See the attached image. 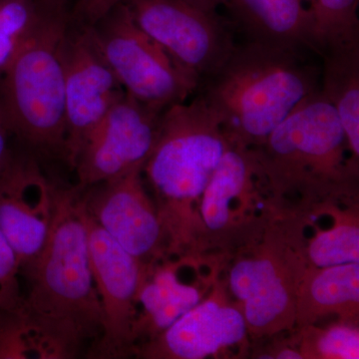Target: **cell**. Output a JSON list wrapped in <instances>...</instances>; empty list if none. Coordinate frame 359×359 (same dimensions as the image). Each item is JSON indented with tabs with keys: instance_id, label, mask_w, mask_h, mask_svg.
Here are the masks:
<instances>
[{
	"instance_id": "obj_26",
	"label": "cell",
	"mask_w": 359,
	"mask_h": 359,
	"mask_svg": "<svg viewBox=\"0 0 359 359\" xmlns=\"http://www.w3.org/2000/svg\"><path fill=\"white\" fill-rule=\"evenodd\" d=\"M127 0H77L71 20L81 26H92L100 20L111 9Z\"/></svg>"
},
{
	"instance_id": "obj_20",
	"label": "cell",
	"mask_w": 359,
	"mask_h": 359,
	"mask_svg": "<svg viewBox=\"0 0 359 359\" xmlns=\"http://www.w3.org/2000/svg\"><path fill=\"white\" fill-rule=\"evenodd\" d=\"M320 70L321 95L334 107L346 133L351 157L359 158V43L325 49Z\"/></svg>"
},
{
	"instance_id": "obj_27",
	"label": "cell",
	"mask_w": 359,
	"mask_h": 359,
	"mask_svg": "<svg viewBox=\"0 0 359 359\" xmlns=\"http://www.w3.org/2000/svg\"><path fill=\"white\" fill-rule=\"evenodd\" d=\"M13 137H14L13 134L11 133V129L0 111V180L8 171L14 160L16 159L11 151V138Z\"/></svg>"
},
{
	"instance_id": "obj_19",
	"label": "cell",
	"mask_w": 359,
	"mask_h": 359,
	"mask_svg": "<svg viewBox=\"0 0 359 359\" xmlns=\"http://www.w3.org/2000/svg\"><path fill=\"white\" fill-rule=\"evenodd\" d=\"M358 308L359 263L304 269L297 290L295 323L299 327L313 325L330 314L354 323Z\"/></svg>"
},
{
	"instance_id": "obj_9",
	"label": "cell",
	"mask_w": 359,
	"mask_h": 359,
	"mask_svg": "<svg viewBox=\"0 0 359 359\" xmlns=\"http://www.w3.org/2000/svg\"><path fill=\"white\" fill-rule=\"evenodd\" d=\"M162 114L125 94L80 149L72 166L76 185L91 188L143 167L154 147Z\"/></svg>"
},
{
	"instance_id": "obj_1",
	"label": "cell",
	"mask_w": 359,
	"mask_h": 359,
	"mask_svg": "<svg viewBox=\"0 0 359 359\" xmlns=\"http://www.w3.org/2000/svg\"><path fill=\"white\" fill-rule=\"evenodd\" d=\"M302 49L247 41L236 45L201 94L231 143L257 148L311 94L320 69Z\"/></svg>"
},
{
	"instance_id": "obj_2",
	"label": "cell",
	"mask_w": 359,
	"mask_h": 359,
	"mask_svg": "<svg viewBox=\"0 0 359 359\" xmlns=\"http://www.w3.org/2000/svg\"><path fill=\"white\" fill-rule=\"evenodd\" d=\"M161 116L154 147L142 167L166 231L170 254H184L202 231L205 187L231 145L219 118L196 92Z\"/></svg>"
},
{
	"instance_id": "obj_6",
	"label": "cell",
	"mask_w": 359,
	"mask_h": 359,
	"mask_svg": "<svg viewBox=\"0 0 359 359\" xmlns=\"http://www.w3.org/2000/svg\"><path fill=\"white\" fill-rule=\"evenodd\" d=\"M89 30L122 88L138 102L164 112L197 91L199 81L134 22L124 4Z\"/></svg>"
},
{
	"instance_id": "obj_13",
	"label": "cell",
	"mask_w": 359,
	"mask_h": 359,
	"mask_svg": "<svg viewBox=\"0 0 359 359\" xmlns=\"http://www.w3.org/2000/svg\"><path fill=\"white\" fill-rule=\"evenodd\" d=\"M204 299L154 339L137 347L144 358L203 359L244 344L248 335L244 314L216 283Z\"/></svg>"
},
{
	"instance_id": "obj_23",
	"label": "cell",
	"mask_w": 359,
	"mask_h": 359,
	"mask_svg": "<svg viewBox=\"0 0 359 359\" xmlns=\"http://www.w3.org/2000/svg\"><path fill=\"white\" fill-rule=\"evenodd\" d=\"M318 55L330 47L359 43L358 0H313Z\"/></svg>"
},
{
	"instance_id": "obj_29",
	"label": "cell",
	"mask_w": 359,
	"mask_h": 359,
	"mask_svg": "<svg viewBox=\"0 0 359 359\" xmlns=\"http://www.w3.org/2000/svg\"><path fill=\"white\" fill-rule=\"evenodd\" d=\"M273 358L302 359V355L299 351H295V349L292 348V347H285V348L280 349L278 353L275 354Z\"/></svg>"
},
{
	"instance_id": "obj_22",
	"label": "cell",
	"mask_w": 359,
	"mask_h": 359,
	"mask_svg": "<svg viewBox=\"0 0 359 359\" xmlns=\"http://www.w3.org/2000/svg\"><path fill=\"white\" fill-rule=\"evenodd\" d=\"M327 230H318L309 241L306 255L314 268L359 263L358 221L340 214Z\"/></svg>"
},
{
	"instance_id": "obj_28",
	"label": "cell",
	"mask_w": 359,
	"mask_h": 359,
	"mask_svg": "<svg viewBox=\"0 0 359 359\" xmlns=\"http://www.w3.org/2000/svg\"><path fill=\"white\" fill-rule=\"evenodd\" d=\"M189 1L192 2L194 6L199 7L203 11L217 13V9L226 6L228 0H189Z\"/></svg>"
},
{
	"instance_id": "obj_12",
	"label": "cell",
	"mask_w": 359,
	"mask_h": 359,
	"mask_svg": "<svg viewBox=\"0 0 359 359\" xmlns=\"http://www.w3.org/2000/svg\"><path fill=\"white\" fill-rule=\"evenodd\" d=\"M90 218L145 264L169 255L166 231L142 176V167L85 189Z\"/></svg>"
},
{
	"instance_id": "obj_24",
	"label": "cell",
	"mask_w": 359,
	"mask_h": 359,
	"mask_svg": "<svg viewBox=\"0 0 359 359\" xmlns=\"http://www.w3.org/2000/svg\"><path fill=\"white\" fill-rule=\"evenodd\" d=\"M302 358L358 359L359 332L353 321L339 320L325 328H302Z\"/></svg>"
},
{
	"instance_id": "obj_11",
	"label": "cell",
	"mask_w": 359,
	"mask_h": 359,
	"mask_svg": "<svg viewBox=\"0 0 359 359\" xmlns=\"http://www.w3.org/2000/svg\"><path fill=\"white\" fill-rule=\"evenodd\" d=\"M65 159L72 168L90 132L126 94L106 62L89 27L69 25L65 50Z\"/></svg>"
},
{
	"instance_id": "obj_4",
	"label": "cell",
	"mask_w": 359,
	"mask_h": 359,
	"mask_svg": "<svg viewBox=\"0 0 359 359\" xmlns=\"http://www.w3.org/2000/svg\"><path fill=\"white\" fill-rule=\"evenodd\" d=\"M66 4H52L39 30L0 76V111L13 136L34 150L63 158V50L71 21Z\"/></svg>"
},
{
	"instance_id": "obj_17",
	"label": "cell",
	"mask_w": 359,
	"mask_h": 359,
	"mask_svg": "<svg viewBox=\"0 0 359 359\" xmlns=\"http://www.w3.org/2000/svg\"><path fill=\"white\" fill-rule=\"evenodd\" d=\"M263 179L254 149L231 143L201 199L202 228L219 233L236 226Z\"/></svg>"
},
{
	"instance_id": "obj_10",
	"label": "cell",
	"mask_w": 359,
	"mask_h": 359,
	"mask_svg": "<svg viewBox=\"0 0 359 359\" xmlns=\"http://www.w3.org/2000/svg\"><path fill=\"white\" fill-rule=\"evenodd\" d=\"M88 237L92 273L102 309V334L89 355L126 358L133 354L137 295L147 264L123 249L89 215Z\"/></svg>"
},
{
	"instance_id": "obj_16",
	"label": "cell",
	"mask_w": 359,
	"mask_h": 359,
	"mask_svg": "<svg viewBox=\"0 0 359 359\" xmlns=\"http://www.w3.org/2000/svg\"><path fill=\"white\" fill-rule=\"evenodd\" d=\"M224 7L247 41L318 54L313 0H228Z\"/></svg>"
},
{
	"instance_id": "obj_5",
	"label": "cell",
	"mask_w": 359,
	"mask_h": 359,
	"mask_svg": "<svg viewBox=\"0 0 359 359\" xmlns=\"http://www.w3.org/2000/svg\"><path fill=\"white\" fill-rule=\"evenodd\" d=\"M252 149L264 180L275 190H339L358 176V164L339 116L320 90Z\"/></svg>"
},
{
	"instance_id": "obj_30",
	"label": "cell",
	"mask_w": 359,
	"mask_h": 359,
	"mask_svg": "<svg viewBox=\"0 0 359 359\" xmlns=\"http://www.w3.org/2000/svg\"><path fill=\"white\" fill-rule=\"evenodd\" d=\"M65 1H67V0H65Z\"/></svg>"
},
{
	"instance_id": "obj_8",
	"label": "cell",
	"mask_w": 359,
	"mask_h": 359,
	"mask_svg": "<svg viewBox=\"0 0 359 359\" xmlns=\"http://www.w3.org/2000/svg\"><path fill=\"white\" fill-rule=\"evenodd\" d=\"M304 269L297 255L278 244L261 245L235 262L229 287L244 314L248 332L268 337L294 327Z\"/></svg>"
},
{
	"instance_id": "obj_7",
	"label": "cell",
	"mask_w": 359,
	"mask_h": 359,
	"mask_svg": "<svg viewBox=\"0 0 359 359\" xmlns=\"http://www.w3.org/2000/svg\"><path fill=\"white\" fill-rule=\"evenodd\" d=\"M132 20L201 82L229 57L233 34L217 13L189 0H127Z\"/></svg>"
},
{
	"instance_id": "obj_14",
	"label": "cell",
	"mask_w": 359,
	"mask_h": 359,
	"mask_svg": "<svg viewBox=\"0 0 359 359\" xmlns=\"http://www.w3.org/2000/svg\"><path fill=\"white\" fill-rule=\"evenodd\" d=\"M54 187L32 159L16 158L0 180V231L20 271L42 250L53 217Z\"/></svg>"
},
{
	"instance_id": "obj_21",
	"label": "cell",
	"mask_w": 359,
	"mask_h": 359,
	"mask_svg": "<svg viewBox=\"0 0 359 359\" xmlns=\"http://www.w3.org/2000/svg\"><path fill=\"white\" fill-rule=\"evenodd\" d=\"M56 1L63 0H0V76L39 30Z\"/></svg>"
},
{
	"instance_id": "obj_25",
	"label": "cell",
	"mask_w": 359,
	"mask_h": 359,
	"mask_svg": "<svg viewBox=\"0 0 359 359\" xmlns=\"http://www.w3.org/2000/svg\"><path fill=\"white\" fill-rule=\"evenodd\" d=\"M22 285L18 257L0 231V311L23 302Z\"/></svg>"
},
{
	"instance_id": "obj_18",
	"label": "cell",
	"mask_w": 359,
	"mask_h": 359,
	"mask_svg": "<svg viewBox=\"0 0 359 359\" xmlns=\"http://www.w3.org/2000/svg\"><path fill=\"white\" fill-rule=\"evenodd\" d=\"M85 346L74 332L33 313L25 299L0 311V359H72Z\"/></svg>"
},
{
	"instance_id": "obj_3",
	"label": "cell",
	"mask_w": 359,
	"mask_h": 359,
	"mask_svg": "<svg viewBox=\"0 0 359 359\" xmlns=\"http://www.w3.org/2000/svg\"><path fill=\"white\" fill-rule=\"evenodd\" d=\"M20 273L26 306L77 334L89 344V355L102 334V309L90 261L85 189L54 187L48 236Z\"/></svg>"
},
{
	"instance_id": "obj_15",
	"label": "cell",
	"mask_w": 359,
	"mask_h": 359,
	"mask_svg": "<svg viewBox=\"0 0 359 359\" xmlns=\"http://www.w3.org/2000/svg\"><path fill=\"white\" fill-rule=\"evenodd\" d=\"M195 257L170 254L147 264L137 295L132 337L135 349L162 334L209 294L211 282L193 276Z\"/></svg>"
}]
</instances>
